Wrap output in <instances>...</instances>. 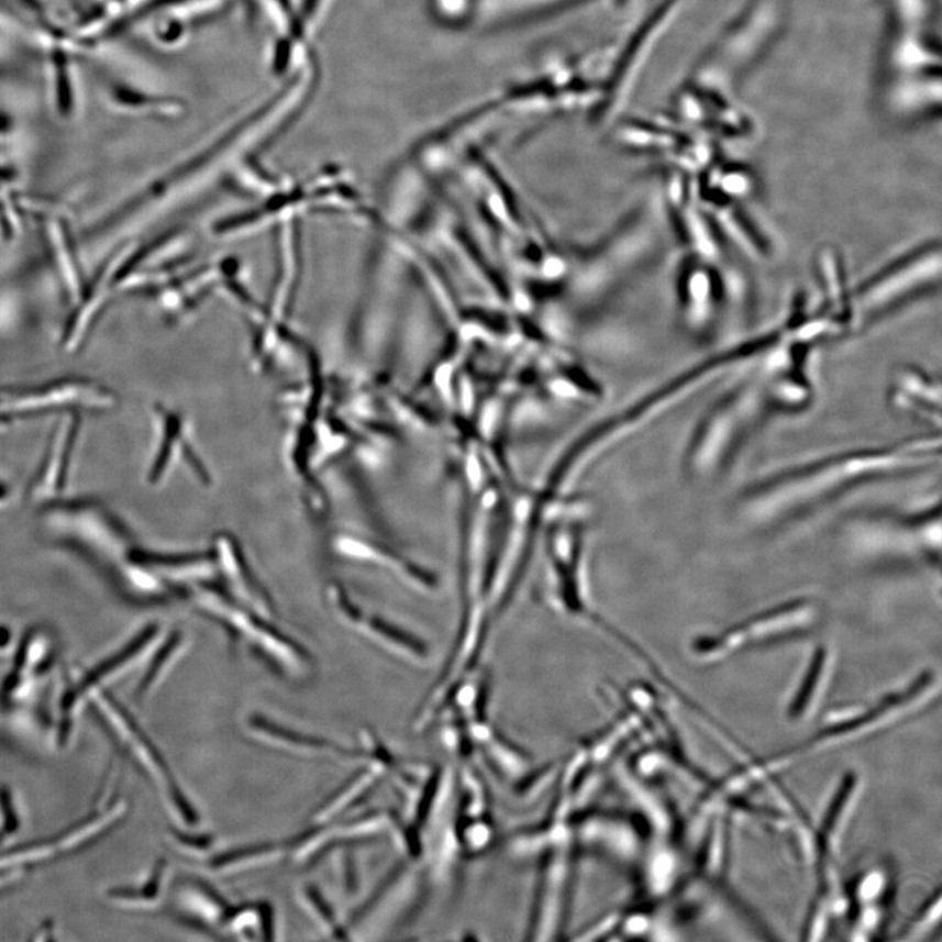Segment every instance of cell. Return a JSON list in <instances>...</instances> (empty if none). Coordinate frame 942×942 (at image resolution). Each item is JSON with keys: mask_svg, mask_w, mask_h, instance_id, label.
Segmentation results:
<instances>
[{"mask_svg": "<svg viewBox=\"0 0 942 942\" xmlns=\"http://www.w3.org/2000/svg\"><path fill=\"white\" fill-rule=\"evenodd\" d=\"M182 902L187 910L188 923L203 930L222 928L232 906L225 902L211 886L202 883H191L182 889Z\"/></svg>", "mask_w": 942, "mask_h": 942, "instance_id": "obj_10", "label": "cell"}, {"mask_svg": "<svg viewBox=\"0 0 942 942\" xmlns=\"http://www.w3.org/2000/svg\"><path fill=\"white\" fill-rule=\"evenodd\" d=\"M692 290L696 291L694 297H689V315L690 322L697 329L703 330L707 328L708 321L711 320L713 312V286L710 275L705 270L694 271ZM691 288V286H689Z\"/></svg>", "mask_w": 942, "mask_h": 942, "instance_id": "obj_14", "label": "cell"}, {"mask_svg": "<svg viewBox=\"0 0 942 942\" xmlns=\"http://www.w3.org/2000/svg\"><path fill=\"white\" fill-rule=\"evenodd\" d=\"M271 907L267 905H246L231 909L222 932L235 934L242 939L274 940L275 923Z\"/></svg>", "mask_w": 942, "mask_h": 942, "instance_id": "obj_12", "label": "cell"}, {"mask_svg": "<svg viewBox=\"0 0 942 942\" xmlns=\"http://www.w3.org/2000/svg\"><path fill=\"white\" fill-rule=\"evenodd\" d=\"M827 616L814 596H796L755 611L719 631L701 634L691 649L701 660H723L758 646L794 641L811 634Z\"/></svg>", "mask_w": 942, "mask_h": 942, "instance_id": "obj_4", "label": "cell"}, {"mask_svg": "<svg viewBox=\"0 0 942 942\" xmlns=\"http://www.w3.org/2000/svg\"><path fill=\"white\" fill-rule=\"evenodd\" d=\"M890 403L894 409L916 417L921 422L930 424L938 432L940 431V387L920 370H899L890 390Z\"/></svg>", "mask_w": 942, "mask_h": 942, "instance_id": "obj_8", "label": "cell"}, {"mask_svg": "<svg viewBox=\"0 0 942 942\" xmlns=\"http://www.w3.org/2000/svg\"><path fill=\"white\" fill-rule=\"evenodd\" d=\"M786 414L775 378L767 373L746 378L712 404L700 419L684 452L690 478L708 479L734 463L755 431L772 415Z\"/></svg>", "mask_w": 942, "mask_h": 942, "instance_id": "obj_2", "label": "cell"}, {"mask_svg": "<svg viewBox=\"0 0 942 942\" xmlns=\"http://www.w3.org/2000/svg\"><path fill=\"white\" fill-rule=\"evenodd\" d=\"M247 732L253 735L254 740L279 749V751L353 761H362L363 758L362 751H348V749L335 745L333 742L302 734L263 717H253L247 720Z\"/></svg>", "mask_w": 942, "mask_h": 942, "instance_id": "obj_7", "label": "cell"}, {"mask_svg": "<svg viewBox=\"0 0 942 942\" xmlns=\"http://www.w3.org/2000/svg\"><path fill=\"white\" fill-rule=\"evenodd\" d=\"M583 2L586 0H467L466 23L503 25Z\"/></svg>", "mask_w": 942, "mask_h": 942, "instance_id": "obj_9", "label": "cell"}, {"mask_svg": "<svg viewBox=\"0 0 942 942\" xmlns=\"http://www.w3.org/2000/svg\"><path fill=\"white\" fill-rule=\"evenodd\" d=\"M852 527L855 542L877 561L939 573L942 545L939 499L916 510L868 511Z\"/></svg>", "mask_w": 942, "mask_h": 942, "instance_id": "obj_3", "label": "cell"}, {"mask_svg": "<svg viewBox=\"0 0 942 942\" xmlns=\"http://www.w3.org/2000/svg\"><path fill=\"white\" fill-rule=\"evenodd\" d=\"M101 703L107 707L108 718L114 720L112 725L114 731L119 732L117 733L119 738L125 742L123 745H128L134 758L140 762V766L160 787L165 800L177 816V820L185 827H196L198 823L196 809L187 799V795L182 793L180 784L175 780L167 763L153 742L149 741L148 735L144 734L140 725L135 724L134 720L119 705L114 703V700L102 697Z\"/></svg>", "mask_w": 942, "mask_h": 942, "instance_id": "obj_6", "label": "cell"}, {"mask_svg": "<svg viewBox=\"0 0 942 942\" xmlns=\"http://www.w3.org/2000/svg\"><path fill=\"white\" fill-rule=\"evenodd\" d=\"M940 433L829 453L766 474L742 488L738 510L761 527L807 519L861 488L930 472L940 464Z\"/></svg>", "mask_w": 942, "mask_h": 942, "instance_id": "obj_1", "label": "cell"}, {"mask_svg": "<svg viewBox=\"0 0 942 942\" xmlns=\"http://www.w3.org/2000/svg\"><path fill=\"white\" fill-rule=\"evenodd\" d=\"M301 900L302 904H304L307 911L311 913L315 923H318L323 931L332 934L336 940L347 939L346 930L340 924L333 907L330 906L326 898L322 896L315 886H304L301 890Z\"/></svg>", "mask_w": 942, "mask_h": 942, "instance_id": "obj_13", "label": "cell"}, {"mask_svg": "<svg viewBox=\"0 0 942 942\" xmlns=\"http://www.w3.org/2000/svg\"><path fill=\"white\" fill-rule=\"evenodd\" d=\"M288 850H290V844L284 843L266 842L247 845V847L226 851L211 857L209 869L217 875H236V873L280 861Z\"/></svg>", "mask_w": 942, "mask_h": 942, "instance_id": "obj_11", "label": "cell"}, {"mask_svg": "<svg viewBox=\"0 0 942 942\" xmlns=\"http://www.w3.org/2000/svg\"><path fill=\"white\" fill-rule=\"evenodd\" d=\"M175 836L177 844H180L184 850L191 852V854L202 855L212 847V838L210 835L184 834L177 831Z\"/></svg>", "mask_w": 942, "mask_h": 942, "instance_id": "obj_15", "label": "cell"}, {"mask_svg": "<svg viewBox=\"0 0 942 942\" xmlns=\"http://www.w3.org/2000/svg\"><path fill=\"white\" fill-rule=\"evenodd\" d=\"M939 279L940 246L928 244L866 281L857 292L856 313L863 321L876 319Z\"/></svg>", "mask_w": 942, "mask_h": 942, "instance_id": "obj_5", "label": "cell"}]
</instances>
